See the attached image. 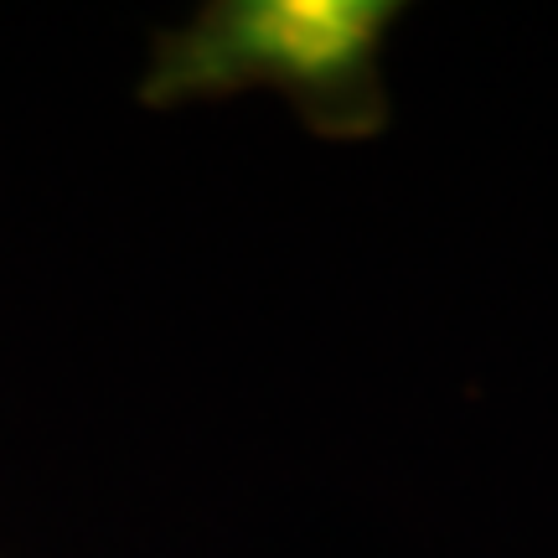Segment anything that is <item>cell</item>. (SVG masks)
Masks as SVG:
<instances>
[{"label": "cell", "instance_id": "cell-1", "mask_svg": "<svg viewBox=\"0 0 558 558\" xmlns=\"http://www.w3.org/2000/svg\"><path fill=\"white\" fill-rule=\"evenodd\" d=\"M399 5L388 0H228L166 41L150 99L233 94L269 83L295 94L326 130L378 124V52Z\"/></svg>", "mask_w": 558, "mask_h": 558}]
</instances>
